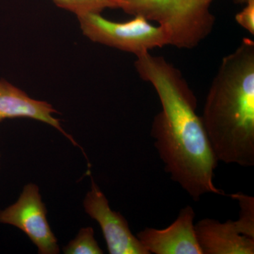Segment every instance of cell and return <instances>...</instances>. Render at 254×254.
Returning <instances> with one entry per match:
<instances>
[{
  "label": "cell",
  "mask_w": 254,
  "mask_h": 254,
  "mask_svg": "<svg viewBox=\"0 0 254 254\" xmlns=\"http://www.w3.org/2000/svg\"><path fill=\"white\" fill-rule=\"evenodd\" d=\"M134 66L154 88L161 104L150 135L165 172L195 201L206 193L225 195L214 185L218 161L197 115L196 97L181 71L150 52L136 57Z\"/></svg>",
  "instance_id": "obj_1"
},
{
  "label": "cell",
  "mask_w": 254,
  "mask_h": 254,
  "mask_svg": "<svg viewBox=\"0 0 254 254\" xmlns=\"http://www.w3.org/2000/svg\"><path fill=\"white\" fill-rule=\"evenodd\" d=\"M218 161L254 166V42L222 58L200 116Z\"/></svg>",
  "instance_id": "obj_2"
},
{
  "label": "cell",
  "mask_w": 254,
  "mask_h": 254,
  "mask_svg": "<svg viewBox=\"0 0 254 254\" xmlns=\"http://www.w3.org/2000/svg\"><path fill=\"white\" fill-rule=\"evenodd\" d=\"M213 1L120 0L119 9L163 26L170 38V46L190 50L196 48L213 31L215 18L210 6Z\"/></svg>",
  "instance_id": "obj_3"
},
{
  "label": "cell",
  "mask_w": 254,
  "mask_h": 254,
  "mask_svg": "<svg viewBox=\"0 0 254 254\" xmlns=\"http://www.w3.org/2000/svg\"><path fill=\"white\" fill-rule=\"evenodd\" d=\"M125 22L107 19L101 14L78 16L82 33L94 43L116 48L138 57L155 48L170 46L166 30L141 16Z\"/></svg>",
  "instance_id": "obj_4"
},
{
  "label": "cell",
  "mask_w": 254,
  "mask_h": 254,
  "mask_svg": "<svg viewBox=\"0 0 254 254\" xmlns=\"http://www.w3.org/2000/svg\"><path fill=\"white\" fill-rule=\"evenodd\" d=\"M230 196L240 205L238 220L221 222L204 218L195 224L203 254H254V198L241 192Z\"/></svg>",
  "instance_id": "obj_5"
},
{
  "label": "cell",
  "mask_w": 254,
  "mask_h": 254,
  "mask_svg": "<svg viewBox=\"0 0 254 254\" xmlns=\"http://www.w3.org/2000/svg\"><path fill=\"white\" fill-rule=\"evenodd\" d=\"M46 205L39 187L28 183L14 203L0 211V223L19 229L36 246L41 254H58V239L52 231L47 218Z\"/></svg>",
  "instance_id": "obj_6"
},
{
  "label": "cell",
  "mask_w": 254,
  "mask_h": 254,
  "mask_svg": "<svg viewBox=\"0 0 254 254\" xmlns=\"http://www.w3.org/2000/svg\"><path fill=\"white\" fill-rule=\"evenodd\" d=\"M83 208L100 225L109 254H150L132 234L125 217L112 210L109 200L93 179H91V190L83 200Z\"/></svg>",
  "instance_id": "obj_7"
},
{
  "label": "cell",
  "mask_w": 254,
  "mask_h": 254,
  "mask_svg": "<svg viewBox=\"0 0 254 254\" xmlns=\"http://www.w3.org/2000/svg\"><path fill=\"white\" fill-rule=\"evenodd\" d=\"M195 215L193 208L187 205L170 226L146 227L136 236L149 254H203L195 235Z\"/></svg>",
  "instance_id": "obj_8"
},
{
  "label": "cell",
  "mask_w": 254,
  "mask_h": 254,
  "mask_svg": "<svg viewBox=\"0 0 254 254\" xmlns=\"http://www.w3.org/2000/svg\"><path fill=\"white\" fill-rule=\"evenodd\" d=\"M58 111L49 103L33 99L22 91L5 81L0 80V123L6 119L28 118L54 127L66 137L75 146L79 147L74 138L64 130L59 119L55 118Z\"/></svg>",
  "instance_id": "obj_9"
},
{
  "label": "cell",
  "mask_w": 254,
  "mask_h": 254,
  "mask_svg": "<svg viewBox=\"0 0 254 254\" xmlns=\"http://www.w3.org/2000/svg\"><path fill=\"white\" fill-rule=\"evenodd\" d=\"M57 6L76 15L101 14L107 9H119L120 0H53Z\"/></svg>",
  "instance_id": "obj_10"
},
{
  "label": "cell",
  "mask_w": 254,
  "mask_h": 254,
  "mask_svg": "<svg viewBox=\"0 0 254 254\" xmlns=\"http://www.w3.org/2000/svg\"><path fill=\"white\" fill-rule=\"evenodd\" d=\"M95 232L91 227H83L77 235L63 248L65 254H103L95 239Z\"/></svg>",
  "instance_id": "obj_11"
},
{
  "label": "cell",
  "mask_w": 254,
  "mask_h": 254,
  "mask_svg": "<svg viewBox=\"0 0 254 254\" xmlns=\"http://www.w3.org/2000/svg\"><path fill=\"white\" fill-rule=\"evenodd\" d=\"M235 20L242 28L254 35V3L245 4L242 11L235 16Z\"/></svg>",
  "instance_id": "obj_12"
},
{
  "label": "cell",
  "mask_w": 254,
  "mask_h": 254,
  "mask_svg": "<svg viewBox=\"0 0 254 254\" xmlns=\"http://www.w3.org/2000/svg\"><path fill=\"white\" fill-rule=\"evenodd\" d=\"M234 2L235 4H253L254 3V0H234Z\"/></svg>",
  "instance_id": "obj_13"
},
{
  "label": "cell",
  "mask_w": 254,
  "mask_h": 254,
  "mask_svg": "<svg viewBox=\"0 0 254 254\" xmlns=\"http://www.w3.org/2000/svg\"><path fill=\"white\" fill-rule=\"evenodd\" d=\"M0 158H1V154H0Z\"/></svg>",
  "instance_id": "obj_14"
}]
</instances>
